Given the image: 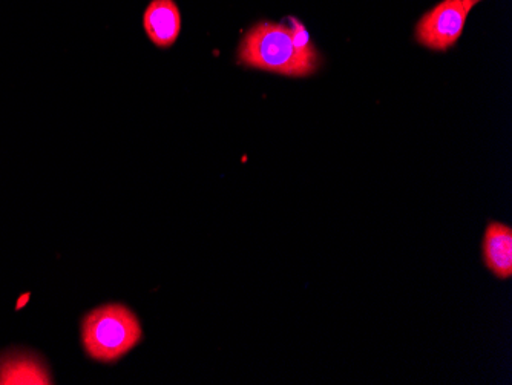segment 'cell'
<instances>
[{
    "mask_svg": "<svg viewBox=\"0 0 512 385\" xmlns=\"http://www.w3.org/2000/svg\"><path fill=\"white\" fill-rule=\"evenodd\" d=\"M480 0H463V4H465V7L468 8V10L471 11V8L474 7V5L479 4Z\"/></svg>",
    "mask_w": 512,
    "mask_h": 385,
    "instance_id": "52a82bcc",
    "label": "cell"
},
{
    "mask_svg": "<svg viewBox=\"0 0 512 385\" xmlns=\"http://www.w3.org/2000/svg\"><path fill=\"white\" fill-rule=\"evenodd\" d=\"M238 63L279 76L306 77L315 73L319 56L299 22L293 20L292 28L261 22L244 36Z\"/></svg>",
    "mask_w": 512,
    "mask_h": 385,
    "instance_id": "6da1fadb",
    "label": "cell"
},
{
    "mask_svg": "<svg viewBox=\"0 0 512 385\" xmlns=\"http://www.w3.org/2000/svg\"><path fill=\"white\" fill-rule=\"evenodd\" d=\"M483 258L488 269L496 277L511 278L512 275V229L506 224L491 223L483 240Z\"/></svg>",
    "mask_w": 512,
    "mask_h": 385,
    "instance_id": "5b68a950",
    "label": "cell"
},
{
    "mask_svg": "<svg viewBox=\"0 0 512 385\" xmlns=\"http://www.w3.org/2000/svg\"><path fill=\"white\" fill-rule=\"evenodd\" d=\"M470 10L463 0H444L428 11L417 24V42L434 51H447L456 45L467 24Z\"/></svg>",
    "mask_w": 512,
    "mask_h": 385,
    "instance_id": "3957f363",
    "label": "cell"
},
{
    "mask_svg": "<svg viewBox=\"0 0 512 385\" xmlns=\"http://www.w3.org/2000/svg\"><path fill=\"white\" fill-rule=\"evenodd\" d=\"M0 384H51V376L39 359L11 356L0 362Z\"/></svg>",
    "mask_w": 512,
    "mask_h": 385,
    "instance_id": "8992f818",
    "label": "cell"
},
{
    "mask_svg": "<svg viewBox=\"0 0 512 385\" xmlns=\"http://www.w3.org/2000/svg\"><path fill=\"white\" fill-rule=\"evenodd\" d=\"M137 316L123 304H106L86 315L82 341L86 353L100 362L119 361L142 341Z\"/></svg>",
    "mask_w": 512,
    "mask_h": 385,
    "instance_id": "7a4b0ae2",
    "label": "cell"
},
{
    "mask_svg": "<svg viewBox=\"0 0 512 385\" xmlns=\"http://www.w3.org/2000/svg\"><path fill=\"white\" fill-rule=\"evenodd\" d=\"M143 27L154 45L172 47L181 31V14L174 0H152L143 16Z\"/></svg>",
    "mask_w": 512,
    "mask_h": 385,
    "instance_id": "277c9868",
    "label": "cell"
}]
</instances>
